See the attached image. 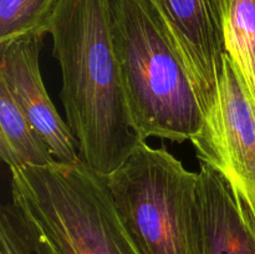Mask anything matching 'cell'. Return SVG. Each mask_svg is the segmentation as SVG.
<instances>
[{
	"mask_svg": "<svg viewBox=\"0 0 255 254\" xmlns=\"http://www.w3.org/2000/svg\"><path fill=\"white\" fill-rule=\"evenodd\" d=\"M198 197L204 254H255V218L223 177L202 163Z\"/></svg>",
	"mask_w": 255,
	"mask_h": 254,
	"instance_id": "obj_8",
	"label": "cell"
},
{
	"mask_svg": "<svg viewBox=\"0 0 255 254\" xmlns=\"http://www.w3.org/2000/svg\"><path fill=\"white\" fill-rule=\"evenodd\" d=\"M47 34L61 70L65 117L80 156L109 177L141 143L120 79L111 0H57Z\"/></svg>",
	"mask_w": 255,
	"mask_h": 254,
	"instance_id": "obj_1",
	"label": "cell"
},
{
	"mask_svg": "<svg viewBox=\"0 0 255 254\" xmlns=\"http://www.w3.org/2000/svg\"><path fill=\"white\" fill-rule=\"evenodd\" d=\"M106 179L142 254H204L198 173L168 149L141 142Z\"/></svg>",
	"mask_w": 255,
	"mask_h": 254,
	"instance_id": "obj_4",
	"label": "cell"
},
{
	"mask_svg": "<svg viewBox=\"0 0 255 254\" xmlns=\"http://www.w3.org/2000/svg\"><path fill=\"white\" fill-rule=\"evenodd\" d=\"M191 142L199 161L223 177L255 218V106L227 52L203 124Z\"/></svg>",
	"mask_w": 255,
	"mask_h": 254,
	"instance_id": "obj_5",
	"label": "cell"
},
{
	"mask_svg": "<svg viewBox=\"0 0 255 254\" xmlns=\"http://www.w3.org/2000/svg\"><path fill=\"white\" fill-rule=\"evenodd\" d=\"M224 47L255 106V0H232L224 21Z\"/></svg>",
	"mask_w": 255,
	"mask_h": 254,
	"instance_id": "obj_10",
	"label": "cell"
},
{
	"mask_svg": "<svg viewBox=\"0 0 255 254\" xmlns=\"http://www.w3.org/2000/svg\"><path fill=\"white\" fill-rule=\"evenodd\" d=\"M0 254H59L36 222L16 202L0 212Z\"/></svg>",
	"mask_w": 255,
	"mask_h": 254,
	"instance_id": "obj_11",
	"label": "cell"
},
{
	"mask_svg": "<svg viewBox=\"0 0 255 254\" xmlns=\"http://www.w3.org/2000/svg\"><path fill=\"white\" fill-rule=\"evenodd\" d=\"M11 201L59 254H142L127 232L106 177L84 161L12 169Z\"/></svg>",
	"mask_w": 255,
	"mask_h": 254,
	"instance_id": "obj_3",
	"label": "cell"
},
{
	"mask_svg": "<svg viewBox=\"0 0 255 254\" xmlns=\"http://www.w3.org/2000/svg\"><path fill=\"white\" fill-rule=\"evenodd\" d=\"M161 14L206 111L223 62L224 14L219 0H149Z\"/></svg>",
	"mask_w": 255,
	"mask_h": 254,
	"instance_id": "obj_7",
	"label": "cell"
},
{
	"mask_svg": "<svg viewBox=\"0 0 255 254\" xmlns=\"http://www.w3.org/2000/svg\"><path fill=\"white\" fill-rule=\"evenodd\" d=\"M57 0H0V42L46 35Z\"/></svg>",
	"mask_w": 255,
	"mask_h": 254,
	"instance_id": "obj_12",
	"label": "cell"
},
{
	"mask_svg": "<svg viewBox=\"0 0 255 254\" xmlns=\"http://www.w3.org/2000/svg\"><path fill=\"white\" fill-rule=\"evenodd\" d=\"M221 1V6L222 10H223L224 14V21H226L227 16L229 14V10H231V5H232V0H219Z\"/></svg>",
	"mask_w": 255,
	"mask_h": 254,
	"instance_id": "obj_13",
	"label": "cell"
},
{
	"mask_svg": "<svg viewBox=\"0 0 255 254\" xmlns=\"http://www.w3.org/2000/svg\"><path fill=\"white\" fill-rule=\"evenodd\" d=\"M120 79L134 134L183 143L203 124L191 74L149 0H111Z\"/></svg>",
	"mask_w": 255,
	"mask_h": 254,
	"instance_id": "obj_2",
	"label": "cell"
},
{
	"mask_svg": "<svg viewBox=\"0 0 255 254\" xmlns=\"http://www.w3.org/2000/svg\"><path fill=\"white\" fill-rule=\"evenodd\" d=\"M0 157L10 171L57 162L36 129L0 84Z\"/></svg>",
	"mask_w": 255,
	"mask_h": 254,
	"instance_id": "obj_9",
	"label": "cell"
},
{
	"mask_svg": "<svg viewBox=\"0 0 255 254\" xmlns=\"http://www.w3.org/2000/svg\"><path fill=\"white\" fill-rule=\"evenodd\" d=\"M45 35L35 34L0 42V84L32 125L57 162L82 161L79 144L66 120L57 112L40 71V50Z\"/></svg>",
	"mask_w": 255,
	"mask_h": 254,
	"instance_id": "obj_6",
	"label": "cell"
}]
</instances>
